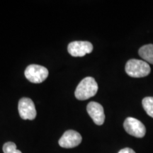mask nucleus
<instances>
[{"mask_svg":"<svg viewBox=\"0 0 153 153\" xmlns=\"http://www.w3.org/2000/svg\"><path fill=\"white\" fill-rule=\"evenodd\" d=\"M68 53L73 57H82L93 51V45L88 41H73L68 46Z\"/></svg>","mask_w":153,"mask_h":153,"instance_id":"obj_6","label":"nucleus"},{"mask_svg":"<svg viewBox=\"0 0 153 153\" xmlns=\"http://www.w3.org/2000/svg\"><path fill=\"white\" fill-rule=\"evenodd\" d=\"M118 153H135V151L133 150H132L131 148H124V149H122V150H120Z\"/></svg>","mask_w":153,"mask_h":153,"instance_id":"obj_12","label":"nucleus"},{"mask_svg":"<svg viewBox=\"0 0 153 153\" xmlns=\"http://www.w3.org/2000/svg\"><path fill=\"white\" fill-rule=\"evenodd\" d=\"M139 55L145 62L153 65V44L143 45L139 50Z\"/></svg>","mask_w":153,"mask_h":153,"instance_id":"obj_9","label":"nucleus"},{"mask_svg":"<svg viewBox=\"0 0 153 153\" xmlns=\"http://www.w3.org/2000/svg\"><path fill=\"white\" fill-rule=\"evenodd\" d=\"M143 106L145 112L153 118V97H145L143 100Z\"/></svg>","mask_w":153,"mask_h":153,"instance_id":"obj_10","label":"nucleus"},{"mask_svg":"<svg viewBox=\"0 0 153 153\" xmlns=\"http://www.w3.org/2000/svg\"><path fill=\"white\" fill-rule=\"evenodd\" d=\"M151 69L148 62L144 60L131 59L126 65V73L131 77L140 78L148 76Z\"/></svg>","mask_w":153,"mask_h":153,"instance_id":"obj_2","label":"nucleus"},{"mask_svg":"<svg viewBox=\"0 0 153 153\" xmlns=\"http://www.w3.org/2000/svg\"><path fill=\"white\" fill-rule=\"evenodd\" d=\"M19 113L24 120H33L36 116V110L33 101L29 98L21 99L19 101Z\"/></svg>","mask_w":153,"mask_h":153,"instance_id":"obj_5","label":"nucleus"},{"mask_svg":"<svg viewBox=\"0 0 153 153\" xmlns=\"http://www.w3.org/2000/svg\"><path fill=\"white\" fill-rule=\"evenodd\" d=\"M82 140L81 135L73 130H69L65 132L59 140V145L64 148H73L78 146Z\"/></svg>","mask_w":153,"mask_h":153,"instance_id":"obj_7","label":"nucleus"},{"mask_svg":"<svg viewBox=\"0 0 153 153\" xmlns=\"http://www.w3.org/2000/svg\"><path fill=\"white\" fill-rule=\"evenodd\" d=\"M4 153H22L20 150H17L16 145L12 142L6 143L3 145Z\"/></svg>","mask_w":153,"mask_h":153,"instance_id":"obj_11","label":"nucleus"},{"mask_svg":"<svg viewBox=\"0 0 153 153\" xmlns=\"http://www.w3.org/2000/svg\"><path fill=\"white\" fill-rule=\"evenodd\" d=\"M98 91V85L91 76L83 79L76 88L74 95L79 100H87L96 95Z\"/></svg>","mask_w":153,"mask_h":153,"instance_id":"obj_1","label":"nucleus"},{"mask_svg":"<svg viewBox=\"0 0 153 153\" xmlns=\"http://www.w3.org/2000/svg\"><path fill=\"white\" fill-rule=\"evenodd\" d=\"M124 128L130 135L136 137H143L146 133V128L142 122L135 118L128 117L123 123Z\"/></svg>","mask_w":153,"mask_h":153,"instance_id":"obj_4","label":"nucleus"},{"mask_svg":"<svg viewBox=\"0 0 153 153\" xmlns=\"http://www.w3.org/2000/svg\"><path fill=\"white\" fill-rule=\"evenodd\" d=\"M48 70L45 67L38 65H30L25 70V76L32 83H41L48 76Z\"/></svg>","mask_w":153,"mask_h":153,"instance_id":"obj_3","label":"nucleus"},{"mask_svg":"<svg viewBox=\"0 0 153 153\" xmlns=\"http://www.w3.org/2000/svg\"><path fill=\"white\" fill-rule=\"evenodd\" d=\"M87 111L95 124L101 126L104 123V111L103 106L100 104L95 101H91L87 105Z\"/></svg>","mask_w":153,"mask_h":153,"instance_id":"obj_8","label":"nucleus"}]
</instances>
